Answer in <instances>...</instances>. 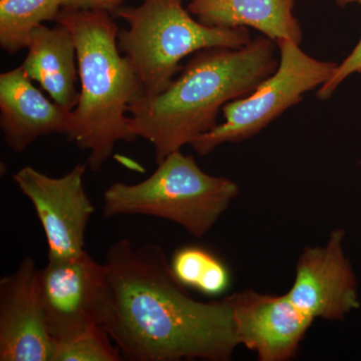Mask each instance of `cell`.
Returning <instances> with one entry per match:
<instances>
[{"label":"cell","instance_id":"obj_15","mask_svg":"<svg viewBox=\"0 0 361 361\" xmlns=\"http://www.w3.org/2000/svg\"><path fill=\"white\" fill-rule=\"evenodd\" d=\"M63 0H0V47L16 54L27 49L32 32L45 21H56Z\"/></svg>","mask_w":361,"mask_h":361},{"label":"cell","instance_id":"obj_17","mask_svg":"<svg viewBox=\"0 0 361 361\" xmlns=\"http://www.w3.org/2000/svg\"><path fill=\"white\" fill-rule=\"evenodd\" d=\"M103 326H94L68 341L54 343L52 361H120L123 355Z\"/></svg>","mask_w":361,"mask_h":361},{"label":"cell","instance_id":"obj_19","mask_svg":"<svg viewBox=\"0 0 361 361\" xmlns=\"http://www.w3.org/2000/svg\"><path fill=\"white\" fill-rule=\"evenodd\" d=\"M123 0H63L66 11H103L115 16Z\"/></svg>","mask_w":361,"mask_h":361},{"label":"cell","instance_id":"obj_2","mask_svg":"<svg viewBox=\"0 0 361 361\" xmlns=\"http://www.w3.org/2000/svg\"><path fill=\"white\" fill-rule=\"evenodd\" d=\"M278 65L276 42L262 35L238 49H202L167 90L130 104L133 133L153 145L158 165L213 130L226 104L248 96Z\"/></svg>","mask_w":361,"mask_h":361},{"label":"cell","instance_id":"obj_11","mask_svg":"<svg viewBox=\"0 0 361 361\" xmlns=\"http://www.w3.org/2000/svg\"><path fill=\"white\" fill-rule=\"evenodd\" d=\"M239 345L260 361H288L314 319L296 307L284 294L270 295L244 290L230 295Z\"/></svg>","mask_w":361,"mask_h":361},{"label":"cell","instance_id":"obj_20","mask_svg":"<svg viewBox=\"0 0 361 361\" xmlns=\"http://www.w3.org/2000/svg\"><path fill=\"white\" fill-rule=\"evenodd\" d=\"M358 166H360V167H361V159L360 161H358Z\"/></svg>","mask_w":361,"mask_h":361},{"label":"cell","instance_id":"obj_3","mask_svg":"<svg viewBox=\"0 0 361 361\" xmlns=\"http://www.w3.org/2000/svg\"><path fill=\"white\" fill-rule=\"evenodd\" d=\"M103 11L61 9L56 23L68 28L77 47L80 99L66 137L87 149V165L97 172L116 142H133L130 104L144 96L140 78L118 47V26Z\"/></svg>","mask_w":361,"mask_h":361},{"label":"cell","instance_id":"obj_16","mask_svg":"<svg viewBox=\"0 0 361 361\" xmlns=\"http://www.w3.org/2000/svg\"><path fill=\"white\" fill-rule=\"evenodd\" d=\"M171 268L186 287L216 296L228 290L231 282L229 269L212 252L198 246L183 247L175 252Z\"/></svg>","mask_w":361,"mask_h":361},{"label":"cell","instance_id":"obj_5","mask_svg":"<svg viewBox=\"0 0 361 361\" xmlns=\"http://www.w3.org/2000/svg\"><path fill=\"white\" fill-rule=\"evenodd\" d=\"M234 180L204 172L193 156L174 152L137 184L116 182L104 194V216H153L197 238L205 236L239 196Z\"/></svg>","mask_w":361,"mask_h":361},{"label":"cell","instance_id":"obj_12","mask_svg":"<svg viewBox=\"0 0 361 361\" xmlns=\"http://www.w3.org/2000/svg\"><path fill=\"white\" fill-rule=\"evenodd\" d=\"M71 111L47 99L21 66L0 75V129L14 153H23L44 135H66Z\"/></svg>","mask_w":361,"mask_h":361},{"label":"cell","instance_id":"obj_4","mask_svg":"<svg viewBox=\"0 0 361 361\" xmlns=\"http://www.w3.org/2000/svg\"><path fill=\"white\" fill-rule=\"evenodd\" d=\"M185 0H144L139 6H122L115 14L127 23L118 33V47L134 66L144 97L158 96L179 75L180 61L210 47H244L249 28H214L196 20Z\"/></svg>","mask_w":361,"mask_h":361},{"label":"cell","instance_id":"obj_9","mask_svg":"<svg viewBox=\"0 0 361 361\" xmlns=\"http://www.w3.org/2000/svg\"><path fill=\"white\" fill-rule=\"evenodd\" d=\"M345 230H332L322 246L305 247L295 265V276L285 293L313 319L341 322L360 310L357 278L344 251Z\"/></svg>","mask_w":361,"mask_h":361},{"label":"cell","instance_id":"obj_14","mask_svg":"<svg viewBox=\"0 0 361 361\" xmlns=\"http://www.w3.org/2000/svg\"><path fill=\"white\" fill-rule=\"evenodd\" d=\"M27 56L21 68L30 80L39 82L52 101L73 111L77 106L78 66L77 47L66 26L39 25L32 32Z\"/></svg>","mask_w":361,"mask_h":361},{"label":"cell","instance_id":"obj_7","mask_svg":"<svg viewBox=\"0 0 361 361\" xmlns=\"http://www.w3.org/2000/svg\"><path fill=\"white\" fill-rule=\"evenodd\" d=\"M39 281L45 320L54 343L90 327H104L111 299L106 263L97 262L87 250L78 257L49 260L40 269Z\"/></svg>","mask_w":361,"mask_h":361},{"label":"cell","instance_id":"obj_18","mask_svg":"<svg viewBox=\"0 0 361 361\" xmlns=\"http://www.w3.org/2000/svg\"><path fill=\"white\" fill-rule=\"evenodd\" d=\"M337 6L346 7L350 4H357L361 6V0H334ZM361 75V37L357 44L353 47L350 54L346 56L341 63L337 65L334 75L329 78V82L322 85L316 90V97L320 101H327L334 96L337 89L351 75Z\"/></svg>","mask_w":361,"mask_h":361},{"label":"cell","instance_id":"obj_6","mask_svg":"<svg viewBox=\"0 0 361 361\" xmlns=\"http://www.w3.org/2000/svg\"><path fill=\"white\" fill-rule=\"evenodd\" d=\"M277 70L248 96L226 104L224 122L192 142L199 156L205 157L224 144H237L255 137L302 101L304 96L329 82L338 63L313 58L290 39L276 42Z\"/></svg>","mask_w":361,"mask_h":361},{"label":"cell","instance_id":"obj_8","mask_svg":"<svg viewBox=\"0 0 361 361\" xmlns=\"http://www.w3.org/2000/svg\"><path fill=\"white\" fill-rule=\"evenodd\" d=\"M87 164H78L63 177L45 175L30 166L13 180L32 202L47 240L49 260L78 257L85 251V236L94 207L84 186Z\"/></svg>","mask_w":361,"mask_h":361},{"label":"cell","instance_id":"obj_13","mask_svg":"<svg viewBox=\"0 0 361 361\" xmlns=\"http://www.w3.org/2000/svg\"><path fill=\"white\" fill-rule=\"evenodd\" d=\"M297 0H190L187 9L204 25L214 28H254L278 42L301 44L303 30L294 14Z\"/></svg>","mask_w":361,"mask_h":361},{"label":"cell","instance_id":"obj_1","mask_svg":"<svg viewBox=\"0 0 361 361\" xmlns=\"http://www.w3.org/2000/svg\"><path fill=\"white\" fill-rule=\"evenodd\" d=\"M104 263L111 291L104 329L127 360H231L239 341L230 295L196 300L158 244L118 240Z\"/></svg>","mask_w":361,"mask_h":361},{"label":"cell","instance_id":"obj_10","mask_svg":"<svg viewBox=\"0 0 361 361\" xmlns=\"http://www.w3.org/2000/svg\"><path fill=\"white\" fill-rule=\"evenodd\" d=\"M40 269L30 256L0 280V360L52 361L54 341L40 295Z\"/></svg>","mask_w":361,"mask_h":361}]
</instances>
